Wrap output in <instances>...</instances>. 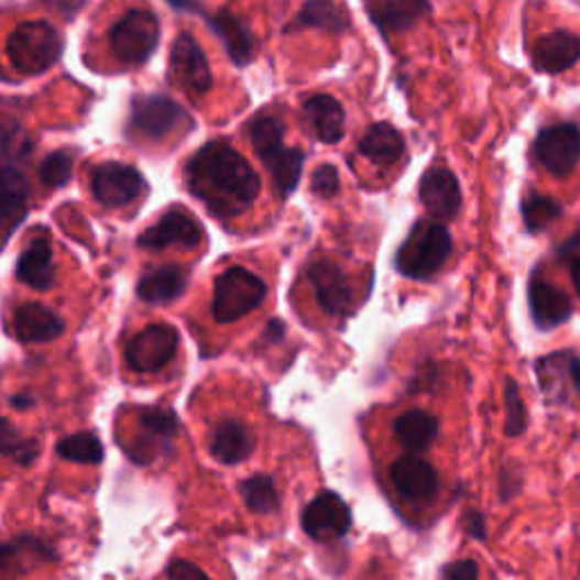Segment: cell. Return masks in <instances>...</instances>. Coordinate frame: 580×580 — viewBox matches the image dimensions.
I'll use <instances>...</instances> for the list:
<instances>
[{
    "instance_id": "22",
    "label": "cell",
    "mask_w": 580,
    "mask_h": 580,
    "mask_svg": "<svg viewBox=\"0 0 580 580\" xmlns=\"http://www.w3.org/2000/svg\"><path fill=\"white\" fill-rule=\"evenodd\" d=\"M55 252L48 239H34L17 263V280L34 291H51L55 286Z\"/></svg>"
},
{
    "instance_id": "19",
    "label": "cell",
    "mask_w": 580,
    "mask_h": 580,
    "mask_svg": "<svg viewBox=\"0 0 580 580\" xmlns=\"http://www.w3.org/2000/svg\"><path fill=\"white\" fill-rule=\"evenodd\" d=\"M580 62V36L569 30H556L539 36L533 48L535 68L545 73H562Z\"/></svg>"
},
{
    "instance_id": "28",
    "label": "cell",
    "mask_w": 580,
    "mask_h": 580,
    "mask_svg": "<svg viewBox=\"0 0 580 580\" xmlns=\"http://www.w3.org/2000/svg\"><path fill=\"white\" fill-rule=\"evenodd\" d=\"M304 113L322 143H338L344 134V109L331 96H314L304 102Z\"/></svg>"
},
{
    "instance_id": "8",
    "label": "cell",
    "mask_w": 580,
    "mask_h": 580,
    "mask_svg": "<svg viewBox=\"0 0 580 580\" xmlns=\"http://www.w3.org/2000/svg\"><path fill=\"white\" fill-rule=\"evenodd\" d=\"M179 350V333L171 325H152L134 333L125 347V363L132 372L154 374L164 370Z\"/></svg>"
},
{
    "instance_id": "45",
    "label": "cell",
    "mask_w": 580,
    "mask_h": 580,
    "mask_svg": "<svg viewBox=\"0 0 580 580\" xmlns=\"http://www.w3.org/2000/svg\"><path fill=\"white\" fill-rule=\"evenodd\" d=\"M519 479H517V474H513V472H508V470H504V472H501V483H499V492H501V499H504V501H511V496H515L517 492H519Z\"/></svg>"
},
{
    "instance_id": "11",
    "label": "cell",
    "mask_w": 580,
    "mask_h": 580,
    "mask_svg": "<svg viewBox=\"0 0 580 580\" xmlns=\"http://www.w3.org/2000/svg\"><path fill=\"white\" fill-rule=\"evenodd\" d=\"M171 73L173 80L193 96H205L214 87L207 55L196 42V36L188 32H182L175 39L171 51Z\"/></svg>"
},
{
    "instance_id": "44",
    "label": "cell",
    "mask_w": 580,
    "mask_h": 580,
    "mask_svg": "<svg viewBox=\"0 0 580 580\" xmlns=\"http://www.w3.org/2000/svg\"><path fill=\"white\" fill-rule=\"evenodd\" d=\"M462 528L468 530V535H472L474 539H483L488 537V526H485V517L479 511H468L466 519H462Z\"/></svg>"
},
{
    "instance_id": "39",
    "label": "cell",
    "mask_w": 580,
    "mask_h": 580,
    "mask_svg": "<svg viewBox=\"0 0 580 580\" xmlns=\"http://www.w3.org/2000/svg\"><path fill=\"white\" fill-rule=\"evenodd\" d=\"M73 177V154L70 150H57L39 166V182L46 188H62Z\"/></svg>"
},
{
    "instance_id": "38",
    "label": "cell",
    "mask_w": 580,
    "mask_h": 580,
    "mask_svg": "<svg viewBox=\"0 0 580 580\" xmlns=\"http://www.w3.org/2000/svg\"><path fill=\"white\" fill-rule=\"evenodd\" d=\"M504 404H506V434L511 438L524 436L528 427V413L519 393V385L511 376L504 383Z\"/></svg>"
},
{
    "instance_id": "35",
    "label": "cell",
    "mask_w": 580,
    "mask_h": 580,
    "mask_svg": "<svg viewBox=\"0 0 580 580\" xmlns=\"http://www.w3.org/2000/svg\"><path fill=\"white\" fill-rule=\"evenodd\" d=\"M57 456L70 462H80V466H100L105 458V447L96 434L80 431L59 440Z\"/></svg>"
},
{
    "instance_id": "25",
    "label": "cell",
    "mask_w": 580,
    "mask_h": 580,
    "mask_svg": "<svg viewBox=\"0 0 580 580\" xmlns=\"http://www.w3.org/2000/svg\"><path fill=\"white\" fill-rule=\"evenodd\" d=\"M188 286V273L179 265H164L145 273L136 284V295L150 306H162L184 295Z\"/></svg>"
},
{
    "instance_id": "14",
    "label": "cell",
    "mask_w": 580,
    "mask_h": 580,
    "mask_svg": "<svg viewBox=\"0 0 580 580\" xmlns=\"http://www.w3.org/2000/svg\"><path fill=\"white\" fill-rule=\"evenodd\" d=\"M537 376L545 395L556 404L580 397V359L576 354L560 352L543 359L537 363Z\"/></svg>"
},
{
    "instance_id": "18",
    "label": "cell",
    "mask_w": 580,
    "mask_h": 580,
    "mask_svg": "<svg viewBox=\"0 0 580 580\" xmlns=\"http://www.w3.org/2000/svg\"><path fill=\"white\" fill-rule=\"evenodd\" d=\"M308 282L316 291V299L322 311L340 316L352 302V286L331 261H318L308 267Z\"/></svg>"
},
{
    "instance_id": "41",
    "label": "cell",
    "mask_w": 580,
    "mask_h": 580,
    "mask_svg": "<svg viewBox=\"0 0 580 580\" xmlns=\"http://www.w3.org/2000/svg\"><path fill=\"white\" fill-rule=\"evenodd\" d=\"M311 188L318 198L329 200L333 198L336 193L340 190V182H338V171L331 164H322L314 177H311Z\"/></svg>"
},
{
    "instance_id": "1",
    "label": "cell",
    "mask_w": 580,
    "mask_h": 580,
    "mask_svg": "<svg viewBox=\"0 0 580 580\" xmlns=\"http://www.w3.org/2000/svg\"><path fill=\"white\" fill-rule=\"evenodd\" d=\"M188 190L218 218L245 214L261 193V179L234 147L214 141L198 150L186 164Z\"/></svg>"
},
{
    "instance_id": "12",
    "label": "cell",
    "mask_w": 580,
    "mask_h": 580,
    "mask_svg": "<svg viewBox=\"0 0 580 580\" xmlns=\"http://www.w3.org/2000/svg\"><path fill=\"white\" fill-rule=\"evenodd\" d=\"M205 239L203 225L190 214L182 209H173L164 214L152 227H147L139 237L136 245L147 252H162L168 248H198Z\"/></svg>"
},
{
    "instance_id": "9",
    "label": "cell",
    "mask_w": 580,
    "mask_h": 580,
    "mask_svg": "<svg viewBox=\"0 0 580 580\" xmlns=\"http://www.w3.org/2000/svg\"><path fill=\"white\" fill-rule=\"evenodd\" d=\"M145 190L147 182L134 166L121 162H105L91 171V193L102 207H128L139 200Z\"/></svg>"
},
{
    "instance_id": "34",
    "label": "cell",
    "mask_w": 580,
    "mask_h": 580,
    "mask_svg": "<svg viewBox=\"0 0 580 580\" xmlns=\"http://www.w3.org/2000/svg\"><path fill=\"white\" fill-rule=\"evenodd\" d=\"M241 494H243L248 511L254 515H273L280 511L277 485L273 479L265 477V474H256V477L243 481Z\"/></svg>"
},
{
    "instance_id": "6",
    "label": "cell",
    "mask_w": 580,
    "mask_h": 580,
    "mask_svg": "<svg viewBox=\"0 0 580 580\" xmlns=\"http://www.w3.org/2000/svg\"><path fill=\"white\" fill-rule=\"evenodd\" d=\"M190 125L193 121L186 109L164 94H141L132 100L128 128L139 139L160 141Z\"/></svg>"
},
{
    "instance_id": "2",
    "label": "cell",
    "mask_w": 580,
    "mask_h": 580,
    "mask_svg": "<svg viewBox=\"0 0 580 580\" xmlns=\"http://www.w3.org/2000/svg\"><path fill=\"white\" fill-rule=\"evenodd\" d=\"M64 51L59 30L48 21H25L8 39V57L23 75H42L53 68Z\"/></svg>"
},
{
    "instance_id": "20",
    "label": "cell",
    "mask_w": 580,
    "mask_h": 580,
    "mask_svg": "<svg viewBox=\"0 0 580 580\" xmlns=\"http://www.w3.org/2000/svg\"><path fill=\"white\" fill-rule=\"evenodd\" d=\"M30 184L21 168H0V237H10L28 214Z\"/></svg>"
},
{
    "instance_id": "47",
    "label": "cell",
    "mask_w": 580,
    "mask_h": 580,
    "mask_svg": "<svg viewBox=\"0 0 580 580\" xmlns=\"http://www.w3.org/2000/svg\"><path fill=\"white\" fill-rule=\"evenodd\" d=\"M571 282H573V288H576V293L580 295V259L573 263V267H571Z\"/></svg>"
},
{
    "instance_id": "16",
    "label": "cell",
    "mask_w": 580,
    "mask_h": 580,
    "mask_svg": "<svg viewBox=\"0 0 580 580\" xmlns=\"http://www.w3.org/2000/svg\"><path fill=\"white\" fill-rule=\"evenodd\" d=\"M55 560V551L34 535L0 543V580H19L32 569Z\"/></svg>"
},
{
    "instance_id": "10",
    "label": "cell",
    "mask_w": 580,
    "mask_h": 580,
    "mask_svg": "<svg viewBox=\"0 0 580 580\" xmlns=\"http://www.w3.org/2000/svg\"><path fill=\"white\" fill-rule=\"evenodd\" d=\"M302 528L316 543H333L352 528L350 506L336 492H320L304 508Z\"/></svg>"
},
{
    "instance_id": "13",
    "label": "cell",
    "mask_w": 580,
    "mask_h": 580,
    "mask_svg": "<svg viewBox=\"0 0 580 580\" xmlns=\"http://www.w3.org/2000/svg\"><path fill=\"white\" fill-rule=\"evenodd\" d=\"M539 164L556 177H567L580 160V130L573 123H560L539 132L535 141Z\"/></svg>"
},
{
    "instance_id": "40",
    "label": "cell",
    "mask_w": 580,
    "mask_h": 580,
    "mask_svg": "<svg viewBox=\"0 0 580 580\" xmlns=\"http://www.w3.org/2000/svg\"><path fill=\"white\" fill-rule=\"evenodd\" d=\"M524 214V222L528 227V231H543L547 229L551 222H556L562 216V207L551 200V198H543V196H533L524 203L522 207Z\"/></svg>"
},
{
    "instance_id": "31",
    "label": "cell",
    "mask_w": 580,
    "mask_h": 580,
    "mask_svg": "<svg viewBox=\"0 0 580 580\" xmlns=\"http://www.w3.org/2000/svg\"><path fill=\"white\" fill-rule=\"evenodd\" d=\"M34 143L28 130L8 113H0V168H19L32 157Z\"/></svg>"
},
{
    "instance_id": "15",
    "label": "cell",
    "mask_w": 580,
    "mask_h": 580,
    "mask_svg": "<svg viewBox=\"0 0 580 580\" xmlns=\"http://www.w3.org/2000/svg\"><path fill=\"white\" fill-rule=\"evenodd\" d=\"M391 479L400 494L411 501H429L440 490V477L436 468L413 453H406L393 462Z\"/></svg>"
},
{
    "instance_id": "36",
    "label": "cell",
    "mask_w": 580,
    "mask_h": 580,
    "mask_svg": "<svg viewBox=\"0 0 580 580\" xmlns=\"http://www.w3.org/2000/svg\"><path fill=\"white\" fill-rule=\"evenodd\" d=\"M0 456H8L23 468H30L39 456V442L23 436L12 422L0 424Z\"/></svg>"
},
{
    "instance_id": "26",
    "label": "cell",
    "mask_w": 580,
    "mask_h": 580,
    "mask_svg": "<svg viewBox=\"0 0 580 580\" xmlns=\"http://www.w3.org/2000/svg\"><path fill=\"white\" fill-rule=\"evenodd\" d=\"M209 28L220 36V42L225 44L231 62L245 66L254 57V39L250 28L231 12H218L207 17Z\"/></svg>"
},
{
    "instance_id": "5",
    "label": "cell",
    "mask_w": 580,
    "mask_h": 580,
    "mask_svg": "<svg viewBox=\"0 0 580 580\" xmlns=\"http://www.w3.org/2000/svg\"><path fill=\"white\" fill-rule=\"evenodd\" d=\"M157 46L160 21L147 10H130L109 30V48L113 57L128 66L145 64Z\"/></svg>"
},
{
    "instance_id": "37",
    "label": "cell",
    "mask_w": 580,
    "mask_h": 580,
    "mask_svg": "<svg viewBox=\"0 0 580 580\" xmlns=\"http://www.w3.org/2000/svg\"><path fill=\"white\" fill-rule=\"evenodd\" d=\"M284 132H286L284 125L275 119V116H256V119L250 123V139L261 160L265 154L275 152L284 145Z\"/></svg>"
},
{
    "instance_id": "4",
    "label": "cell",
    "mask_w": 580,
    "mask_h": 580,
    "mask_svg": "<svg viewBox=\"0 0 580 580\" xmlns=\"http://www.w3.org/2000/svg\"><path fill=\"white\" fill-rule=\"evenodd\" d=\"M267 288L261 277L245 267H229L216 280L211 311L218 325H231L248 314L265 299Z\"/></svg>"
},
{
    "instance_id": "3",
    "label": "cell",
    "mask_w": 580,
    "mask_h": 580,
    "mask_svg": "<svg viewBox=\"0 0 580 580\" xmlns=\"http://www.w3.org/2000/svg\"><path fill=\"white\" fill-rule=\"evenodd\" d=\"M453 241L438 222L422 220L413 227L408 239L397 252V270L411 280L434 277L451 256Z\"/></svg>"
},
{
    "instance_id": "17",
    "label": "cell",
    "mask_w": 580,
    "mask_h": 580,
    "mask_svg": "<svg viewBox=\"0 0 580 580\" xmlns=\"http://www.w3.org/2000/svg\"><path fill=\"white\" fill-rule=\"evenodd\" d=\"M419 200L434 218L453 220L460 211V186L451 171L431 168L422 177L419 184Z\"/></svg>"
},
{
    "instance_id": "23",
    "label": "cell",
    "mask_w": 580,
    "mask_h": 580,
    "mask_svg": "<svg viewBox=\"0 0 580 580\" xmlns=\"http://www.w3.org/2000/svg\"><path fill=\"white\" fill-rule=\"evenodd\" d=\"M209 451L222 466H239L252 456L254 436L243 422L225 419L211 431Z\"/></svg>"
},
{
    "instance_id": "43",
    "label": "cell",
    "mask_w": 580,
    "mask_h": 580,
    "mask_svg": "<svg viewBox=\"0 0 580 580\" xmlns=\"http://www.w3.org/2000/svg\"><path fill=\"white\" fill-rule=\"evenodd\" d=\"M168 580H211L198 565L188 560H175L168 565Z\"/></svg>"
},
{
    "instance_id": "42",
    "label": "cell",
    "mask_w": 580,
    "mask_h": 580,
    "mask_svg": "<svg viewBox=\"0 0 580 580\" xmlns=\"http://www.w3.org/2000/svg\"><path fill=\"white\" fill-rule=\"evenodd\" d=\"M442 580H479V565L474 560H456L442 567Z\"/></svg>"
},
{
    "instance_id": "21",
    "label": "cell",
    "mask_w": 580,
    "mask_h": 580,
    "mask_svg": "<svg viewBox=\"0 0 580 580\" xmlns=\"http://www.w3.org/2000/svg\"><path fill=\"white\" fill-rule=\"evenodd\" d=\"M64 333V320L53 308L42 304H23L14 314V336L21 342L44 344L53 342Z\"/></svg>"
},
{
    "instance_id": "29",
    "label": "cell",
    "mask_w": 580,
    "mask_h": 580,
    "mask_svg": "<svg viewBox=\"0 0 580 580\" xmlns=\"http://www.w3.org/2000/svg\"><path fill=\"white\" fill-rule=\"evenodd\" d=\"M359 150L365 160L376 166H393L404 157V136L389 123L372 125L359 143Z\"/></svg>"
},
{
    "instance_id": "7",
    "label": "cell",
    "mask_w": 580,
    "mask_h": 580,
    "mask_svg": "<svg viewBox=\"0 0 580 580\" xmlns=\"http://www.w3.org/2000/svg\"><path fill=\"white\" fill-rule=\"evenodd\" d=\"M139 434L130 445H123L128 456L139 466H150L162 453L173 451V442L179 436V422L173 411L162 406L139 408Z\"/></svg>"
},
{
    "instance_id": "33",
    "label": "cell",
    "mask_w": 580,
    "mask_h": 580,
    "mask_svg": "<svg viewBox=\"0 0 580 580\" xmlns=\"http://www.w3.org/2000/svg\"><path fill=\"white\" fill-rule=\"evenodd\" d=\"M295 25L340 32L344 28H350V17H347L342 6L327 3V0H316V3H306L302 8V12L295 17Z\"/></svg>"
},
{
    "instance_id": "27",
    "label": "cell",
    "mask_w": 580,
    "mask_h": 580,
    "mask_svg": "<svg viewBox=\"0 0 580 580\" xmlns=\"http://www.w3.org/2000/svg\"><path fill=\"white\" fill-rule=\"evenodd\" d=\"M365 12L383 32H402L427 17L431 6L419 0H376L365 6Z\"/></svg>"
},
{
    "instance_id": "24",
    "label": "cell",
    "mask_w": 580,
    "mask_h": 580,
    "mask_svg": "<svg viewBox=\"0 0 580 580\" xmlns=\"http://www.w3.org/2000/svg\"><path fill=\"white\" fill-rule=\"evenodd\" d=\"M528 304L533 322L539 329H554L569 320L571 316V299L547 282H533L528 291Z\"/></svg>"
},
{
    "instance_id": "32",
    "label": "cell",
    "mask_w": 580,
    "mask_h": 580,
    "mask_svg": "<svg viewBox=\"0 0 580 580\" xmlns=\"http://www.w3.org/2000/svg\"><path fill=\"white\" fill-rule=\"evenodd\" d=\"M263 164L267 166L270 173H273L280 196H291L297 186V182H299V177H302L304 152L299 147L282 145L280 150L265 154Z\"/></svg>"
},
{
    "instance_id": "30",
    "label": "cell",
    "mask_w": 580,
    "mask_h": 580,
    "mask_svg": "<svg viewBox=\"0 0 580 580\" xmlns=\"http://www.w3.org/2000/svg\"><path fill=\"white\" fill-rule=\"evenodd\" d=\"M395 436L408 451H424L438 438V419L427 411H408L395 422Z\"/></svg>"
},
{
    "instance_id": "48",
    "label": "cell",
    "mask_w": 580,
    "mask_h": 580,
    "mask_svg": "<svg viewBox=\"0 0 580 580\" xmlns=\"http://www.w3.org/2000/svg\"><path fill=\"white\" fill-rule=\"evenodd\" d=\"M6 422V417H0V424H3Z\"/></svg>"
},
{
    "instance_id": "46",
    "label": "cell",
    "mask_w": 580,
    "mask_h": 580,
    "mask_svg": "<svg viewBox=\"0 0 580 580\" xmlns=\"http://www.w3.org/2000/svg\"><path fill=\"white\" fill-rule=\"evenodd\" d=\"M34 404H36V400L30 397V395H14V397H12V406H17V408H21V411L32 408Z\"/></svg>"
}]
</instances>
